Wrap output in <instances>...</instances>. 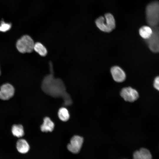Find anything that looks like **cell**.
<instances>
[{
	"instance_id": "1",
	"label": "cell",
	"mask_w": 159,
	"mask_h": 159,
	"mask_svg": "<svg viewBox=\"0 0 159 159\" xmlns=\"http://www.w3.org/2000/svg\"><path fill=\"white\" fill-rule=\"evenodd\" d=\"M50 73L46 76L43 79L41 88L47 94L54 97H62L65 106L71 105L72 101L70 95L66 91L65 85L60 79L55 78L53 75L52 64L49 63Z\"/></svg>"
},
{
	"instance_id": "2",
	"label": "cell",
	"mask_w": 159,
	"mask_h": 159,
	"mask_svg": "<svg viewBox=\"0 0 159 159\" xmlns=\"http://www.w3.org/2000/svg\"><path fill=\"white\" fill-rule=\"evenodd\" d=\"M95 24L97 27L101 31L105 32H110L115 27L114 18L111 14H105L104 17L101 16L96 20Z\"/></svg>"
},
{
	"instance_id": "3",
	"label": "cell",
	"mask_w": 159,
	"mask_h": 159,
	"mask_svg": "<svg viewBox=\"0 0 159 159\" xmlns=\"http://www.w3.org/2000/svg\"><path fill=\"white\" fill-rule=\"evenodd\" d=\"M34 43L33 39L30 36L24 35L17 40L16 47L21 53H31L34 50Z\"/></svg>"
},
{
	"instance_id": "4",
	"label": "cell",
	"mask_w": 159,
	"mask_h": 159,
	"mask_svg": "<svg viewBox=\"0 0 159 159\" xmlns=\"http://www.w3.org/2000/svg\"><path fill=\"white\" fill-rule=\"evenodd\" d=\"M120 94L125 101L130 102L135 101L139 97L138 92L131 87H125L122 89Z\"/></svg>"
},
{
	"instance_id": "5",
	"label": "cell",
	"mask_w": 159,
	"mask_h": 159,
	"mask_svg": "<svg viewBox=\"0 0 159 159\" xmlns=\"http://www.w3.org/2000/svg\"><path fill=\"white\" fill-rule=\"evenodd\" d=\"M83 142L82 137L78 135H74L71 138L70 143L67 145V148L73 153H77L80 150Z\"/></svg>"
},
{
	"instance_id": "6",
	"label": "cell",
	"mask_w": 159,
	"mask_h": 159,
	"mask_svg": "<svg viewBox=\"0 0 159 159\" xmlns=\"http://www.w3.org/2000/svg\"><path fill=\"white\" fill-rule=\"evenodd\" d=\"M14 89L11 84L6 83L2 85L0 88V99L7 100L14 95Z\"/></svg>"
},
{
	"instance_id": "7",
	"label": "cell",
	"mask_w": 159,
	"mask_h": 159,
	"mask_svg": "<svg viewBox=\"0 0 159 159\" xmlns=\"http://www.w3.org/2000/svg\"><path fill=\"white\" fill-rule=\"evenodd\" d=\"M110 72L113 79L116 82H122L126 79V75L125 72L119 66L112 67L110 69Z\"/></svg>"
},
{
	"instance_id": "8",
	"label": "cell",
	"mask_w": 159,
	"mask_h": 159,
	"mask_svg": "<svg viewBox=\"0 0 159 159\" xmlns=\"http://www.w3.org/2000/svg\"><path fill=\"white\" fill-rule=\"evenodd\" d=\"M133 159H152L151 154L148 149L142 148L134 153Z\"/></svg>"
},
{
	"instance_id": "9",
	"label": "cell",
	"mask_w": 159,
	"mask_h": 159,
	"mask_svg": "<svg viewBox=\"0 0 159 159\" xmlns=\"http://www.w3.org/2000/svg\"><path fill=\"white\" fill-rule=\"evenodd\" d=\"M54 124L50 119L46 117L43 119V122L40 126V129L43 132H51L54 130Z\"/></svg>"
},
{
	"instance_id": "10",
	"label": "cell",
	"mask_w": 159,
	"mask_h": 159,
	"mask_svg": "<svg viewBox=\"0 0 159 159\" xmlns=\"http://www.w3.org/2000/svg\"><path fill=\"white\" fill-rule=\"evenodd\" d=\"M16 147L18 151L23 154L27 153L30 148L29 145L26 141L22 139L17 141Z\"/></svg>"
},
{
	"instance_id": "11",
	"label": "cell",
	"mask_w": 159,
	"mask_h": 159,
	"mask_svg": "<svg viewBox=\"0 0 159 159\" xmlns=\"http://www.w3.org/2000/svg\"><path fill=\"white\" fill-rule=\"evenodd\" d=\"M139 34L143 38L148 39L151 36L153 31L151 28L149 26H142L139 29Z\"/></svg>"
},
{
	"instance_id": "12",
	"label": "cell",
	"mask_w": 159,
	"mask_h": 159,
	"mask_svg": "<svg viewBox=\"0 0 159 159\" xmlns=\"http://www.w3.org/2000/svg\"><path fill=\"white\" fill-rule=\"evenodd\" d=\"M34 50L42 57L45 56L47 53L46 47L41 43L37 42L34 43Z\"/></svg>"
},
{
	"instance_id": "13",
	"label": "cell",
	"mask_w": 159,
	"mask_h": 159,
	"mask_svg": "<svg viewBox=\"0 0 159 159\" xmlns=\"http://www.w3.org/2000/svg\"><path fill=\"white\" fill-rule=\"evenodd\" d=\"M13 135L15 136L20 138L24 135V131L23 126L21 125H14L11 129Z\"/></svg>"
},
{
	"instance_id": "14",
	"label": "cell",
	"mask_w": 159,
	"mask_h": 159,
	"mask_svg": "<svg viewBox=\"0 0 159 159\" xmlns=\"http://www.w3.org/2000/svg\"><path fill=\"white\" fill-rule=\"evenodd\" d=\"M58 116L59 119L63 121H66L69 118V114L67 109L64 107L60 108L59 110Z\"/></svg>"
},
{
	"instance_id": "15",
	"label": "cell",
	"mask_w": 159,
	"mask_h": 159,
	"mask_svg": "<svg viewBox=\"0 0 159 159\" xmlns=\"http://www.w3.org/2000/svg\"><path fill=\"white\" fill-rule=\"evenodd\" d=\"M11 26V23H6L2 21L0 24V31L3 32L7 31L10 29Z\"/></svg>"
},
{
	"instance_id": "16",
	"label": "cell",
	"mask_w": 159,
	"mask_h": 159,
	"mask_svg": "<svg viewBox=\"0 0 159 159\" xmlns=\"http://www.w3.org/2000/svg\"><path fill=\"white\" fill-rule=\"evenodd\" d=\"M153 86L156 90L159 91V76L155 78L153 82Z\"/></svg>"
},
{
	"instance_id": "17",
	"label": "cell",
	"mask_w": 159,
	"mask_h": 159,
	"mask_svg": "<svg viewBox=\"0 0 159 159\" xmlns=\"http://www.w3.org/2000/svg\"><path fill=\"white\" fill-rule=\"evenodd\" d=\"M0 74H1V71H0Z\"/></svg>"
}]
</instances>
